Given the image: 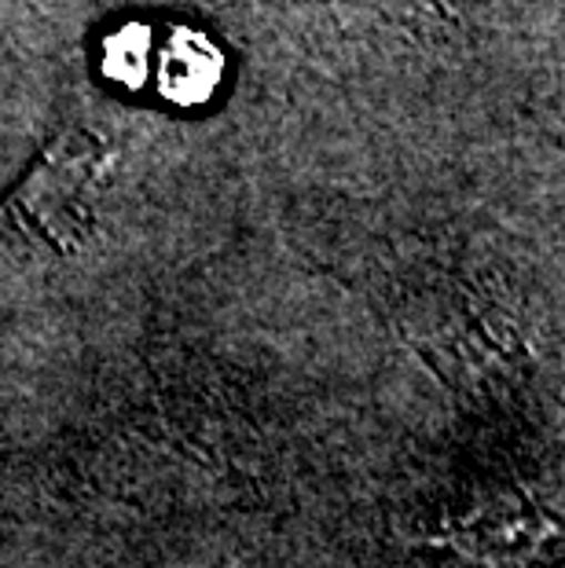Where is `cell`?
Instances as JSON below:
<instances>
[{"label": "cell", "mask_w": 565, "mask_h": 568, "mask_svg": "<svg viewBox=\"0 0 565 568\" xmlns=\"http://www.w3.org/2000/svg\"><path fill=\"white\" fill-rule=\"evenodd\" d=\"M283 11H305L334 22H393V27H415V22L452 19V0H275Z\"/></svg>", "instance_id": "2"}, {"label": "cell", "mask_w": 565, "mask_h": 568, "mask_svg": "<svg viewBox=\"0 0 565 568\" xmlns=\"http://www.w3.org/2000/svg\"><path fill=\"white\" fill-rule=\"evenodd\" d=\"M103 162V148L89 132H67L56 140V148L44 154V162L33 169L19 195L11 199L8 213L30 235H41L48 243H70L81 235V221L89 216L85 199L92 191L95 169Z\"/></svg>", "instance_id": "1"}]
</instances>
